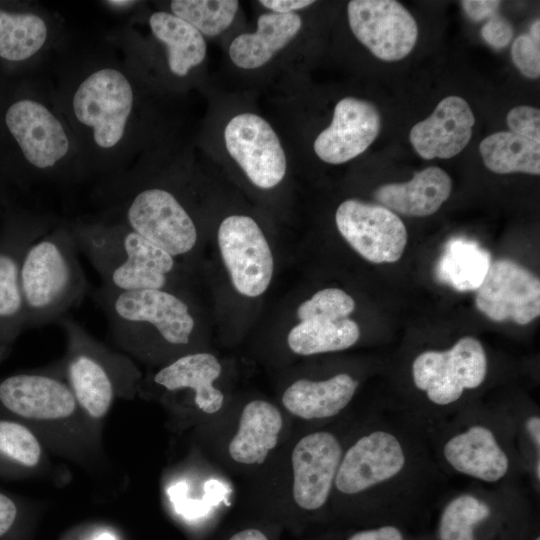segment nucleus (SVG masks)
<instances>
[{
  "instance_id": "nucleus-1",
  "label": "nucleus",
  "mask_w": 540,
  "mask_h": 540,
  "mask_svg": "<svg viewBox=\"0 0 540 540\" xmlns=\"http://www.w3.org/2000/svg\"><path fill=\"white\" fill-rule=\"evenodd\" d=\"M51 90L87 176L97 174L101 180L125 172L138 128L136 73L118 56L93 53L68 65Z\"/></svg>"
},
{
  "instance_id": "nucleus-2",
  "label": "nucleus",
  "mask_w": 540,
  "mask_h": 540,
  "mask_svg": "<svg viewBox=\"0 0 540 540\" xmlns=\"http://www.w3.org/2000/svg\"><path fill=\"white\" fill-rule=\"evenodd\" d=\"M0 136L34 180L60 182L87 176L74 133L51 89L22 83L0 96Z\"/></svg>"
},
{
  "instance_id": "nucleus-3",
  "label": "nucleus",
  "mask_w": 540,
  "mask_h": 540,
  "mask_svg": "<svg viewBox=\"0 0 540 540\" xmlns=\"http://www.w3.org/2000/svg\"><path fill=\"white\" fill-rule=\"evenodd\" d=\"M80 253L117 291L168 289L177 263L169 253L126 225L106 219L66 221Z\"/></svg>"
},
{
  "instance_id": "nucleus-4",
  "label": "nucleus",
  "mask_w": 540,
  "mask_h": 540,
  "mask_svg": "<svg viewBox=\"0 0 540 540\" xmlns=\"http://www.w3.org/2000/svg\"><path fill=\"white\" fill-rule=\"evenodd\" d=\"M79 254L66 221H58L26 249L20 283L27 324L57 323L88 293Z\"/></svg>"
},
{
  "instance_id": "nucleus-5",
  "label": "nucleus",
  "mask_w": 540,
  "mask_h": 540,
  "mask_svg": "<svg viewBox=\"0 0 540 540\" xmlns=\"http://www.w3.org/2000/svg\"><path fill=\"white\" fill-rule=\"evenodd\" d=\"M92 297L103 311L110 334L123 350L151 354L155 344H190L196 321L189 304L169 289L117 291L100 286Z\"/></svg>"
},
{
  "instance_id": "nucleus-6",
  "label": "nucleus",
  "mask_w": 540,
  "mask_h": 540,
  "mask_svg": "<svg viewBox=\"0 0 540 540\" xmlns=\"http://www.w3.org/2000/svg\"><path fill=\"white\" fill-rule=\"evenodd\" d=\"M68 343L67 383L78 406L94 419L104 417L116 395L126 361L95 340L71 315L57 321Z\"/></svg>"
},
{
  "instance_id": "nucleus-7",
  "label": "nucleus",
  "mask_w": 540,
  "mask_h": 540,
  "mask_svg": "<svg viewBox=\"0 0 540 540\" xmlns=\"http://www.w3.org/2000/svg\"><path fill=\"white\" fill-rule=\"evenodd\" d=\"M62 19L34 3L0 2V65L8 71L35 66L63 43Z\"/></svg>"
},
{
  "instance_id": "nucleus-8",
  "label": "nucleus",
  "mask_w": 540,
  "mask_h": 540,
  "mask_svg": "<svg viewBox=\"0 0 540 540\" xmlns=\"http://www.w3.org/2000/svg\"><path fill=\"white\" fill-rule=\"evenodd\" d=\"M487 374L485 350L474 337L459 339L446 351H425L412 365L415 386L440 406L460 399L465 389L479 387Z\"/></svg>"
},
{
  "instance_id": "nucleus-9",
  "label": "nucleus",
  "mask_w": 540,
  "mask_h": 540,
  "mask_svg": "<svg viewBox=\"0 0 540 540\" xmlns=\"http://www.w3.org/2000/svg\"><path fill=\"white\" fill-rule=\"evenodd\" d=\"M218 246L235 289L248 297L262 295L270 285L274 261L256 221L245 215L226 217L218 229Z\"/></svg>"
},
{
  "instance_id": "nucleus-10",
  "label": "nucleus",
  "mask_w": 540,
  "mask_h": 540,
  "mask_svg": "<svg viewBox=\"0 0 540 540\" xmlns=\"http://www.w3.org/2000/svg\"><path fill=\"white\" fill-rule=\"evenodd\" d=\"M335 222L348 244L372 263L396 262L407 244L402 220L378 204L347 199L337 208Z\"/></svg>"
},
{
  "instance_id": "nucleus-11",
  "label": "nucleus",
  "mask_w": 540,
  "mask_h": 540,
  "mask_svg": "<svg viewBox=\"0 0 540 540\" xmlns=\"http://www.w3.org/2000/svg\"><path fill=\"white\" fill-rule=\"evenodd\" d=\"M347 13L353 34L381 60H401L417 42L416 20L397 1L353 0L348 3Z\"/></svg>"
},
{
  "instance_id": "nucleus-12",
  "label": "nucleus",
  "mask_w": 540,
  "mask_h": 540,
  "mask_svg": "<svg viewBox=\"0 0 540 540\" xmlns=\"http://www.w3.org/2000/svg\"><path fill=\"white\" fill-rule=\"evenodd\" d=\"M477 309L492 321L525 325L540 315V281L509 259L492 261L476 290Z\"/></svg>"
},
{
  "instance_id": "nucleus-13",
  "label": "nucleus",
  "mask_w": 540,
  "mask_h": 540,
  "mask_svg": "<svg viewBox=\"0 0 540 540\" xmlns=\"http://www.w3.org/2000/svg\"><path fill=\"white\" fill-rule=\"evenodd\" d=\"M224 140L228 153L254 185L270 189L282 181L286 156L265 119L252 113L236 115L225 127Z\"/></svg>"
},
{
  "instance_id": "nucleus-14",
  "label": "nucleus",
  "mask_w": 540,
  "mask_h": 540,
  "mask_svg": "<svg viewBox=\"0 0 540 540\" xmlns=\"http://www.w3.org/2000/svg\"><path fill=\"white\" fill-rule=\"evenodd\" d=\"M343 448L333 433L315 431L301 437L291 453L292 497L303 510L322 508L334 488Z\"/></svg>"
},
{
  "instance_id": "nucleus-15",
  "label": "nucleus",
  "mask_w": 540,
  "mask_h": 540,
  "mask_svg": "<svg viewBox=\"0 0 540 540\" xmlns=\"http://www.w3.org/2000/svg\"><path fill=\"white\" fill-rule=\"evenodd\" d=\"M405 453L398 438L383 430L361 436L343 452L334 488L343 495H356L396 477L405 466Z\"/></svg>"
},
{
  "instance_id": "nucleus-16",
  "label": "nucleus",
  "mask_w": 540,
  "mask_h": 540,
  "mask_svg": "<svg viewBox=\"0 0 540 540\" xmlns=\"http://www.w3.org/2000/svg\"><path fill=\"white\" fill-rule=\"evenodd\" d=\"M78 407L68 383L43 373H19L0 381V413L4 418L54 421L70 417Z\"/></svg>"
},
{
  "instance_id": "nucleus-17",
  "label": "nucleus",
  "mask_w": 540,
  "mask_h": 540,
  "mask_svg": "<svg viewBox=\"0 0 540 540\" xmlns=\"http://www.w3.org/2000/svg\"><path fill=\"white\" fill-rule=\"evenodd\" d=\"M381 117L369 101L346 97L334 108L330 125L314 142L316 155L330 164L345 163L362 154L377 138Z\"/></svg>"
},
{
  "instance_id": "nucleus-18",
  "label": "nucleus",
  "mask_w": 540,
  "mask_h": 540,
  "mask_svg": "<svg viewBox=\"0 0 540 540\" xmlns=\"http://www.w3.org/2000/svg\"><path fill=\"white\" fill-rule=\"evenodd\" d=\"M474 123L473 112L466 100L448 96L438 103L428 118L412 127L409 139L423 159H448L467 146Z\"/></svg>"
},
{
  "instance_id": "nucleus-19",
  "label": "nucleus",
  "mask_w": 540,
  "mask_h": 540,
  "mask_svg": "<svg viewBox=\"0 0 540 540\" xmlns=\"http://www.w3.org/2000/svg\"><path fill=\"white\" fill-rule=\"evenodd\" d=\"M443 456L455 471L488 483L499 481L509 469L506 452L483 425L452 436L443 447Z\"/></svg>"
},
{
  "instance_id": "nucleus-20",
  "label": "nucleus",
  "mask_w": 540,
  "mask_h": 540,
  "mask_svg": "<svg viewBox=\"0 0 540 540\" xmlns=\"http://www.w3.org/2000/svg\"><path fill=\"white\" fill-rule=\"evenodd\" d=\"M283 426V416L274 404L262 399L248 402L228 444L230 458L246 466L262 464L278 444Z\"/></svg>"
},
{
  "instance_id": "nucleus-21",
  "label": "nucleus",
  "mask_w": 540,
  "mask_h": 540,
  "mask_svg": "<svg viewBox=\"0 0 540 540\" xmlns=\"http://www.w3.org/2000/svg\"><path fill=\"white\" fill-rule=\"evenodd\" d=\"M218 359L206 352L181 355L154 375L155 384L168 391L189 389L194 402L205 414H216L223 406V393L214 386L221 374Z\"/></svg>"
},
{
  "instance_id": "nucleus-22",
  "label": "nucleus",
  "mask_w": 540,
  "mask_h": 540,
  "mask_svg": "<svg viewBox=\"0 0 540 540\" xmlns=\"http://www.w3.org/2000/svg\"><path fill=\"white\" fill-rule=\"evenodd\" d=\"M452 189L450 176L436 166L416 172L402 183H388L374 193L377 202L392 212L404 216L424 217L435 213L449 198Z\"/></svg>"
},
{
  "instance_id": "nucleus-23",
  "label": "nucleus",
  "mask_w": 540,
  "mask_h": 540,
  "mask_svg": "<svg viewBox=\"0 0 540 540\" xmlns=\"http://www.w3.org/2000/svg\"><path fill=\"white\" fill-rule=\"evenodd\" d=\"M358 381L340 373L321 381L299 379L289 385L282 404L293 416L303 420H323L338 415L352 400Z\"/></svg>"
},
{
  "instance_id": "nucleus-24",
  "label": "nucleus",
  "mask_w": 540,
  "mask_h": 540,
  "mask_svg": "<svg viewBox=\"0 0 540 540\" xmlns=\"http://www.w3.org/2000/svg\"><path fill=\"white\" fill-rule=\"evenodd\" d=\"M301 25V17L294 12L261 14L256 32L241 34L232 41L230 58L243 69L261 67L296 36Z\"/></svg>"
},
{
  "instance_id": "nucleus-25",
  "label": "nucleus",
  "mask_w": 540,
  "mask_h": 540,
  "mask_svg": "<svg viewBox=\"0 0 540 540\" xmlns=\"http://www.w3.org/2000/svg\"><path fill=\"white\" fill-rule=\"evenodd\" d=\"M151 35L167 48V69L173 76L186 77L206 56L204 36L192 25L169 11H156L147 19Z\"/></svg>"
},
{
  "instance_id": "nucleus-26",
  "label": "nucleus",
  "mask_w": 540,
  "mask_h": 540,
  "mask_svg": "<svg viewBox=\"0 0 540 540\" xmlns=\"http://www.w3.org/2000/svg\"><path fill=\"white\" fill-rule=\"evenodd\" d=\"M491 263L488 251L474 241L463 238L450 240L437 266L438 280L457 291L477 290Z\"/></svg>"
},
{
  "instance_id": "nucleus-27",
  "label": "nucleus",
  "mask_w": 540,
  "mask_h": 540,
  "mask_svg": "<svg viewBox=\"0 0 540 540\" xmlns=\"http://www.w3.org/2000/svg\"><path fill=\"white\" fill-rule=\"evenodd\" d=\"M358 324L350 319H311L301 321L287 336L292 352L308 356L348 349L359 339Z\"/></svg>"
},
{
  "instance_id": "nucleus-28",
  "label": "nucleus",
  "mask_w": 540,
  "mask_h": 540,
  "mask_svg": "<svg viewBox=\"0 0 540 540\" xmlns=\"http://www.w3.org/2000/svg\"><path fill=\"white\" fill-rule=\"evenodd\" d=\"M479 152L485 166L494 173L540 174V143L508 131L484 138Z\"/></svg>"
},
{
  "instance_id": "nucleus-29",
  "label": "nucleus",
  "mask_w": 540,
  "mask_h": 540,
  "mask_svg": "<svg viewBox=\"0 0 540 540\" xmlns=\"http://www.w3.org/2000/svg\"><path fill=\"white\" fill-rule=\"evenodd\" d=\"M41 457L42 446L26 424L0 417V473L15 475L34 469Z\"/></svg>"
},
{
  "instance_id": "nucleus-30",
  "label": "nucleus",
  "mask_w": 540,
  "mask_h": 540,
  "mask_svg": "<svg viewBox=\"0 0 540 540\" xmlns=\"http://www.w3.org/2000/svg\"><path fill=\"white\" fill-rule=\"evenodd\" d=\"M55 224L32 234L16 249L0 250V321L26 322V311L20 283L22 258L29 245Z\"/></svg>"
},
{
  "instance_id": "nucleus-31",
  "label": "nucleus",
  "mask_w": 540,
  "mask_h": 540,
  "mask_svg": "<svg viewBox=\"0 0 540 540\" xmlns=\"http://www.w3.org/2000/svg\"><path fill=\"white\" fill-rule=\"evenodd\" d=\"M238 7L236 0H173L169 12L212 37L230 26Z\"/></svg>"
},
{
  "instance_id": "nucleus-32",
  "label": "nucleus",
  "mask_w": 540,
  "mask_h": 540,
  "mask_svg": "<svg viewBox=\"0 0 540 540\" xmlns=\"http://www.w3.org/2000/svg\"><path fill=\"white\" fill-rule=\"evenodd\" d=\"M491 514L482 500L463 494L452 499L443 509L439 522L440 540H475L473 528Z\"/></svg>"
},
{
  "instance_id": "nucleus-33",
  "label": "nucleus",
  "mask_w": 540,
  "mask_h": 540,
  "mask_svg": "<svg viewBox=\"0 0 540 540\" xmlns=\"http://www.w3.org/2000/svg\"><path fill=\"white\" fill-rule=\"evenodd\" d=\"M354 308V299L345 291L338 288H325L301 303L297 309V316L300 321L311 319L337 320L348 318Z\"/></svg>"
},
{
  "instance_id": "nucleus-34",
  "label": "nucleus",
  "mask_w": 540,
  "mask_h": 540,
  "mask_svg": "<svg viewBox=\"0 0 540 540\" xmlns=\"http://www.w3.org/2000/svg\"><path fill=\"white\" fill-rule=\"evenodd\" d=\"M540 45L528 34L518 36L511 47L514 65L526 77L536 79L540 75Z\"/></svg>"
},
{
  "instance_id": "nucleus-35",
  "label": "nucleus",
  "mask_w": 540,
  "mask_h": 540,
  "mask_svg": "<svg viewBox=\"0 0 540 540\" xmlns=\"http://www.w3.org/2000/svg\"><path fill=\"white\" fill-rule=\"evenodd\" d=\"M510 132L540 143V111L531 106H516L507 116Z\"/></svg>"
},
{
  "instance_id": "nucleus-36",
  "label": "nucleus",
  "mask_w": 540,
  "mask_h": 540,
  "mask_svg": "<svg viewBox=\"0 0 540 540\" xmlns=\"http://www.w3.org/2000/svg\"><path fill=\"white\" fill-rule=\"evenodd\" d=\"M481 36L494 49H502L512 40L513 28L506 18L496 13L482 26Z\"/></svg>"
},
{
  "instance_id": "nucleus-37",
  "label": "nucleus",
  "mask_w": 540,
  "mask_h": 540,
  "mask_svg": "<svg viewBox=\"0 0 540 540\" xmlns=\"http://www.w3.org/2000/svg\"><path fill=\"white\" fill-rule=\"evenodd\" d=\"M21 517V507L10 495L0 491V540L13 537Z\"/></svg>"
},
{
  "instance_id": "nucleus-38",
  "label": "nucleus",
  "mask_w": 540,
  "mask_h": 540,
  "mask_svg": "<svg viewBox=\"0 0 540 540\" xmlns=\"http://www.w3.org/2000/svg\"><path fill=\"white\" fill-rule=\"evenodd\" d=\"M500 1L491 0H465L461 1L466 15L473 21L479 22L488 19L497 13Z\"/></svg>"
},
{
  "instance_id": "nucleus-39",
  "label": "nucleus",
  "mask_w": 540,
  "mask_h": 540,
  "mask_svg": "<svg viewBox=\"0 0 540 540\" xmlns=\"http://www.w3.org/2000/svg\"><path fill=\"white\" fill-rule=\"evenodd\" d=\"M348 540H404L401 532L394 526L363 530L353 534Z\"/></svg>"
},
{
  "instance_id": "nucleus-40",
  "label": "nucleus",
  "mask_w": 540,
  "mask_h": 540,
  "mask_svg": "<svg viewBox=\"0 0 540 540\" xmlns=\"http://www.w3.org/2000/svg\"><path fill=\"white\" fill-rule=\"evenodd\" d=\"M259 3L273 11L274 13H292L295 10H299L310 6L314 3L311 0H261Z\"/></svg>"
},
{
  "instance_id": "nucleus-41",
  "label": "nucleus",
  "mask_w": 540,
  "mask_h": 540,
  "mask_svg": "<svg viewBox=\"0 0 540 540\" xmlns=\"http://www.w3.org/2000/svg\"><path fill=\"white\" fill-rule=\"evenodd\" d=\"M101 5L105 6L107 9L114 13L124 14L134 7H136L139 2L134 0H108L100 2Z\"/></svg>"
},
{
  "instance_id": "nucleus-42",
  "label": "nucleus",
  "mask_w": 540,
  "mask_h": 540,
  "mask_svg": "<svg viewBox=\"0 0 540 540\" xmlns=\"http://www.w3.org/2000/svg\"><path fill=\"white\" fill-rule=\"evenodd\" d=\"M526 430L539 451L540 449V417L539 416H531L526 421Z\"/></svg>"
},
{
  "instance_id": "nucleus-43",
  "label": "nucleus",
  "mask_w": 540,
  "mask_h": 540,
  "mask_svg": "<svg viewBox=\"0 0 540 540\" xmlns=\"http://www.w3.org/2000/svg\"><path fill=\"white\" fill-rule=\"evenodd\" d=\"M229 540H268V538L260 530L248 528L235 533Z\"/></svg>"
},
{
  "instance_id": "nucleus-44",
  "label": "nucleus",
  "mask_w": 540,
  "mask_h": 540,
  "mask_svg": "<svg viewBox=\"0 0 540 540\" xmlns=\"http://www.w3.org/2000/svg\"><path fill=\"white\" fill-rule=\"evenodd\" d=\"M533 39L536 41L540 40V21L536 20L533 22L531 28H530V34Z\"/></svg>"
},
{
  "instance_id": "nucleus-45",
  "label": "nucleus",
  "mask_w": 540,
  "mask_h": 540,
  "mask_svg": "<svg viewBox=\"0 0 540 540\" xmlns=\"http://www.w3.org/2000/svg\"><path fill=\"white\" fill-rule=\"evenodd\" d=\"M94 540H116L112 535L108 533H103L96 537Z\"/></svg>"
},
{
  "instance_id": "nucleus-46",
  "label": "nucleus",
  "mask_w": 540,
  "mask_h": 540,
  "mask_svg": "<svg viewBox=\"0 0 540 540\" xmlns=\"http://www.w3.org/2000/svg\"><path fill=\"white\" fill-rule=\"evenodd\" d=\"M540 462H539V459L537 460L536 462V467H535V472H536V475H537V478L539 479L540 478Z\"/></svg>"
},
{
  "instance_id": "nucleus-47",
  "label": "nucleus",
  "mask_w": 540,
  "mask_h": 540,
  "mask_svg": "<svg viewBox=\"0 0 540 540\" xmlns=\"http://www.w3.org/2000/svg\"><path fill=\"white\" fill-rule=\"evenodd\" d=\"M535 540H540V538H539V537H537V538H536Z\"/></svg>"
}]
</instances>
